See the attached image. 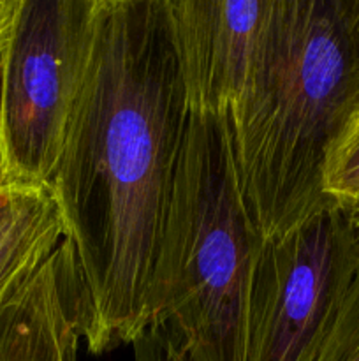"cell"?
Masks as SVG:
<instances>
[{
  "instance_id": "4fadbf2b",
  "label": "cell",
  "mask_w": 359,
  "mask_h": 361,
  "mask_svg": "<svg viewBox=\"0 0 359 361\" xmlns=\"http://www.w3.org/2000/svg\"><path fill=\"white\" fill-rule=\"evenodd\" d=\"M348 215H351L352 222H354V228H355V231H358V236H359V208H358V210L352 212V214H348Z\"/></svg>"
},
{
  "instance_id": "7c38bea8",
  "label": "cell",
  "mask_w": 359,
  "mask_h": 361,
  "mask_svg": "<svg viewBox=\"0 0 359 361\" xmlns=\"http://www.w3.org/2000/svg\"><path fill=\"white\" fill-rule=\"evenodd\" d=\"M18 6H20V0H0V62H2L4 49L11 35L14 18H16Z\"/></svg>"
},
{
  "instance_id": "9c48e42d",
  "label": "cell",
  "mask_w": 359,
  "mask_h": 361,
  "mask_svg": "<svg viewBox=\"0 0 359 361\" xmlns=\"http://www.w3.org/2000/svg\"><path fill=\"white\" fill-rule=\"evenodd\" d=\"M324 192L348 214L359 208V94L327 152Z\"/></svg>"
},
{
  "instance_id": "52a82bcc",
  "label": "cell",
  "mask_w": 359,
  "mask_h": 361,
  "mask_svg": "<svg viewBox=\"0 0 359 361\" xmlns=\"http://www.w3.org/2000/svg\"><path fill=\"white\" fill-rule=\"evenodd\" d=\"M83 326L80 274L63 240L0 302V361H77Z\"/></svg>"
},
{
  "instance_id": "5b68a950",
  "label": "cell",
  "mask_w": 359,
  "mask_h": 361,
  "mask_svg": "<svg viewBox=\"0 0 359 361\" xmlns=\"http://www.w3.org/2000/svg\"><path fill=\"white\" fill-rule=\"evenodd\" d=\"M358 268V231L340 207L264 240L250 281L245 361H315Z\"/></svg>"
},
{
  "instance_id": "8992f818",
  "label": "cell",
  "mask_w": 359,
  "mask_h": 361,
  "mask_svg": "<svg viewBox=\"0 0 359 361\" xmlns=\"http://www.w3.org/2000/svg\"><path fill=\"white\" fill-rule=\"evenodd\" d=\"M275 0H164L189 113L236 108L252 80Z\"/></svg>"
},
{
  "instance_id": "3957f363",
  "label": "cell",
  "mask_w": 359,
  "mask_h": 361,
  "mask_svg": "<svg viewBox=\"0 0 359 361\" xmlns=\"http://www.w3.org/2000/svg\"><path fill=\"white\" fill-rule=\"evenodd\" d=\"M263 242L243 204L229 111L189 113L148 288V328L164 331L189 361H245Z\"/></svg>"
},
{
  "instance_id": "7a4b0ae2",
  "label": "cell",
  "mask_w": 359,
  "mask_h": 361,
  "mask_svg": "<svg viewBox=\"0 0 359 361\" xmlns=\"http://www.w3.org/2000/svg\"><path fill=\"white\" fill-rule=\"evenodd\" d=\"M359 94V0H275L241 101L229 111L243 204L264 240L336 207L327 152Z\"/></svg>"
},
{
  "instance_id": "30bf717a",
  "label": "cell",
  "mask_w": 359,
  "mask_h": 361,
  "mask_svg": "<svg viewBox=\"0 0 359 361\" xmlns=\"http://www.w3.org/2000/svg\"><path fill=\"white\" fill-rule=\"evenodd\" d=\"M315 361H359V268L336 323Z\"/></svg>"
},
{
  "instance_id": "8fae6325",
  "label": "cell",
  "mask_w": 359,
  "mask_h": 361,
  "mask_svg": "<svg viewBox=\"0 0 359 361\" xmlns=\"http://www.w3.org/2000/svg\"><path fill=\"white\" fill-rule=\"evenodd\" d=\"M134 361H189L185 353L158 328H146L132 342Z\"/></svg>"
},
{
  "instance_id": "ba28073f",
  "label": "cell",
  "mask_w": 359,
  "mask_h": 361,
  "mask_svg": "<svg viewBox=\"0 0 359 361\" xmlns=\"http://www.w3.org/2000/svg\"><path fill=\"white\" fill-rule=\"evenodd\" d=\"M65 222L49 187L0 183V302L65 240Z\"/></svg>"
},
{
  "instance_id": "277c9868",
  "label": "cell",
  "mask_w": 359,
  "mask_h": 361,
  "mask_svg": "<svg viewBox=\"0 0 359 361\" xmlns=\"http://www.w3.org/2000/svg\"><path fill=\"white\" fill-rule=\"evenodd\" d=\"M97 13L99 0H20L0 62V183H51Z\"/></svg>"
},
{
  "instance_id": "6da1fadb",
  "label": "cell",
  "mask_w": 359,
  "mask_h": 361,
  "mask_svg": "<svg viewBox=\"0 0 359 361\" xmlns=\"http://www.w3.org/2000/svg\"><path fill=\"white\" fill-rule=\"evenodd\" d=\"M189 120L164 0H99L49 189L84 296L90 355L148 328V288Z\"/></svg>"
}]
</instances>
